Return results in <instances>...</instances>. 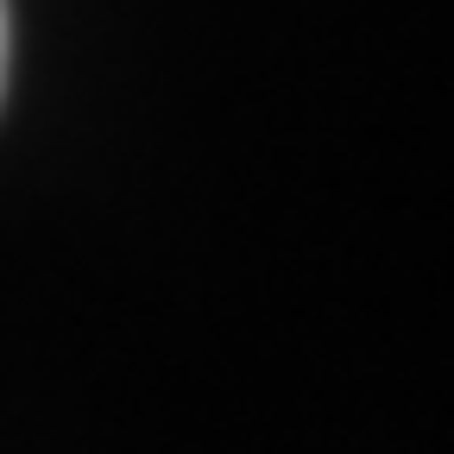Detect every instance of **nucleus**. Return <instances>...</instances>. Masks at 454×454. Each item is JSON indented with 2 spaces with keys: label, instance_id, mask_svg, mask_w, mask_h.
Segmentation results:
<instances>
[{
  "label": "nucleus",
  "instance_id": "nucleus-1",
  "mask_svg": "<svg viewBox=\"0 0 454 454\" xmlns=\"http://www.w3.org/2000/svg\"><path fill=\"white\" fill-rule=\"evenodd\" d=\"M0 89H7V0H0Z\"/></svg>",
  "mask_w": 454,
  "mask_h": 454
}]
</instances>
